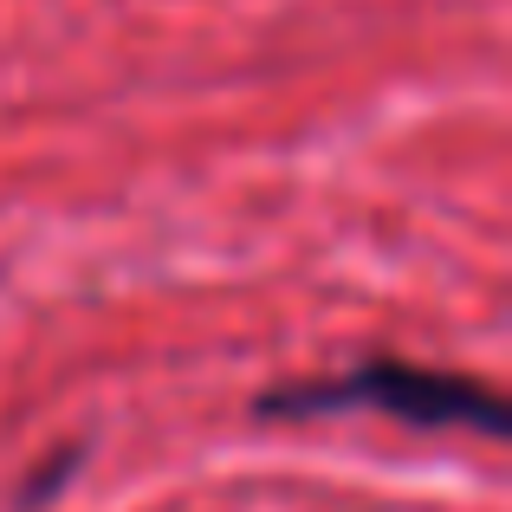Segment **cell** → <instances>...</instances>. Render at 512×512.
Wrapping results in <instances>:
<instances>
[{"label": "cell", "instance_id": "cell-1", "mask_svg": "<svg viewBox=\"0 0 512 512\" xmlns=\"http://www.w3.org/2000/svg\"><path fill=\"white\" fill-rule=\"evenodd\" d=\"M260 415H331V409H383L409 428H474V435L500 441L506 435V402L474 376H448V370H422V363H396L376 357L357 370L331 376V383H292V389H266L253 402Z\"/></svg>", "mask_w": 512, "mask_h": 512}]
</instances>
